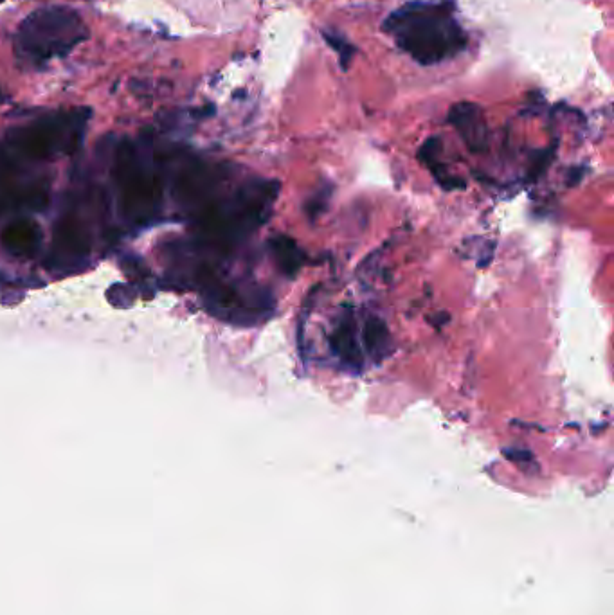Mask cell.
Listing matches in <instances>:
<instances>
[{"instance_id": "1", "label": "cell", "mask_w": 614, "mask_h": 615, "mask_svg": "<svg viewBox=\"0 0 614 615\" xmlns=\"http://www.w3.org/2000/svg\"><path fill=\"white\" fill-rule=\"evenodd\" d=\"M382 31L416 63L433 67L469 47L454 0H411L389 13Z\"/></svg>"}, {"instance_id": "2", "label": "cell", "mask_w": 614, "mask_h": 615, "mask_svg": "<svg viewBox=\"0 0 614 615\" xmlns=\"http://www.w3.org/2000/svg\"><path fill=\"white\" fill-rule=\"evenodd\" d=\"M89 35L78 11L58 4L42 6L20 22L13 47L20 65L37 71L73 53Z\"/></svg>"}, {"instance_id": "3", "label": "cell", "mask_w": 614, "mask_h": 615, "mask_svg": "<svg viewBox=\"0 0 614 615\" xmlns=\"http://www.w3.org/2000/svg\"><path fill=\"white\" fill-rule=\"evenodd\" d=\"M89 116L91 112L82 108L49 114L19 128L15 126L8 132L6 146L29 162L46 161L71 152L82 141Z\"/></svg>"}, {"instance_id": "4", "label": "cell", "mask_w": 614, "mask_h": 615, "mask_svg": "<svg viewBox=\"0 0 614 615\" xmlns=\"http://www.w3.org/2000/svg\"><path fill=\"white\" fill-rule=\"evenodd\" d=\"M114 177L128 218L136 223L148 222L159 205V184L136 144L127 139L121 141L116 150Z\"/></svg>"}, {"instance_id": "5", "label": "cell", "mask_w": 614, "mask_h": 615, "mask_svg": "<svg viewBox=\"0 0 614 615\" xmlns=\"http://www.w3.org/2000/svg\"><path fill=\"white\" fill-rule=\"evenodd\" d=\"M449 121L460 132L470 150L481 152L487 146V125L483 110L474 103H456L449 112Z\"/></svg>"}, {"instance_id": "6", "label": "cell", "mask_w": 614, "mask_h": 615, "mask_svg": "<svg viewBox=\"0 0 614 615\" xmlns=\"http://www.w3.org/2000/svg\"><path fill=\"white\" fill-rule=\"evenodd\" d=\"M0 241L8 252L19 256V258H31L37 254L42 243V232L37 223L31 220H19L4 227L0 234Z\"/></svg>"}, {"instance_id": "7", "label": "cell", "mask_w": 614, "mask_h": 615, "mask_svg": "<svg viewBox=\"0 0 614 615\" xmlns=\"http://www.w3.org/2000/svg\"><path fill=\"white\" fill-rule=\"evenodd\" d=\"M364 342L370 348V353H384L386 351V342H388V331L386 326L379 319H371L366 322L364 328Z\"/></svg>"}, {"instance_id": "8", "label": "cell", "mask_w": 614, "mask_h": 615, "mask_svg": "<svg viewBox=\"0 0 614 615\" xmlns=\"http://www.w3.org/2000/svg\"><path fill=\"white\" fill-rule=\"evenodd\" d=\"M323 36H325V40L330 44V47H334L337 54H339L341 65H343V69L346 71L348 65H350V60H352L353 53H355V47L343 36L334 35L330 31H323Z\"/></svg>"}, {"instance_id": "9", "label": "cell", "mask_w": 614, "mask_h": 615, "mask_svg": "<svg viewBox=\"0 0 614 615\" xmlns=\"http://www.w3.org/2000/svg\"><path fill=\"white\" fill-rule=\"evenodd\" d=\"M0 2H2V0H0Z\"/></svg>"}]
</instances>
